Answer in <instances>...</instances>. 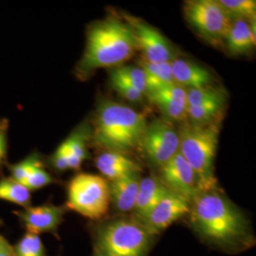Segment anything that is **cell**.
Wrapping results in <instances>:
<instances>
[{"label": "cell", "instance_id": "11", "mask_svg": "<svg viewBox=\"0 0 256 256\" xmlns=\"http://www.w3.org/2000/svg\"><path fill=\"white\" fill-rule=\"evenodd\" d=\"M66 208L52 203H44L38 206H30L14 214L18 218L22 227L27 232L34 234H52L57 238L58 229L64 220Z\"/></svg>", "mask_w": 256, "mask_h": 256}, {"label": "cell", "instance_id": "12", "mask_svg": "<svg viewBox=\"0 0 256 256\" xmlns=\"http://www.w3.org/2000/svg\"><path fill=\"white\" fill-rule=\"evenodd\" d=\"M160 178L170 191L190 203L200 192L196 174L180 152L160 168Z\"/></svg>", "mask_w": 256, "mask_h": 256}, {"label": "cell", "instance_id": "17", "mask_svg": "<svg viewBox=\"0 0 256 256\" xmlns=\"http://www.w3.org/2000/svg\"><path fill=\"white\" fill-rule=\"evenodd\" d=\"M168 191L160 176L152 174L142 178L132 216L138 221L144 220Z\"/></svg>", "mask_w": 256, "mask_h": 256}, {"label": "cell", "instance_id": "21", "mask_svg": "<svg viewBox=\"0 0 256 256\" xmlns=\"http://www.w3.org/2000/svg\"><path fill=\"white\" fill-rule=\"evenodd\" d=\"M138 66L144 70L146 77L147 92L167 84H174L171 62L170 63H149L142 60Z\"/></svg>", "mask_w": 256, "mask_h": 256}, {"label": "cell", "instance_id": "32", "mask_svg": "<svg viewBox=\"0 0 256 256\" xmlns=\"http://www.w3.org/2000/svg\"><path fill=\"white\" fill-rule=\"evenodd\" d=\"M0 256H16L12 246L2 236H0Z\"/></svg>", "mask_w": 256, "mask_h": 256}, {"label": "cell", "instance_id": "8", "mask_svg": "<svg viewBox=\"0 0 256 256\" xmlns=\"http://www.w3.org/2000/svg\"><path fill=\"white\" fill-rule=\"evenodd\" d=\"M138 146L149 162L160 169L178 152V130L166 120H155L147 124Z\"/></svg>", "mask_w": 256, "mask_h": 256}, {"label": "cell", "instance_id": "1", "mask_svg": "<svg viewBox=\"0 0 256 256\" xmlns=\"http://www.w3.org/2000/svg\"><path fill=\"white\" fill-rule=\"evenodd\" d=\"M188 216L198 238L227 254H240L256 245L247 216L218 187L198 192Z\"/></svg>", "mask_w": 256, "mask_h": 256}, {"label": "cell", "instance_id": "31", "mask_svg": "<svg viewBox=\"0 0 256 256\" xmlns=\"http://www.w3.org/2000/svg\"><path fill=\"white\" fill-rule=\"evenodd\" d=\"M50 164L54 167V169L58 172H64L70 170L68 158L66 155L64 148L61 144L56 149L54 155L52 156Z\"/></svg>", "mask_w": 256, "mask_h": 256}, {"label": "cell", "instance_id": "9", "mask_svg": "<svg viewBox=\"0 0 256 256\" xmlns=\"http://www.w3.org/2000/svg\"><path fill=\"white\" fill-rule=\"evenodd\" d=\"M129 26L132 28L144 60L149 63H170L176 58L174 46L166 37L156 28L142 19L132 16L122 14Z\"/></svg>", "mask_w": 256, "mask_h": 256}, {"label": "cell", "instance_id": "20", "mask_svg": "<svg viewBox=\"0 0 256 256\" xmlns=\"http://www.w3.org/2000/svg\"><path fill=\"white\" fill-rule=\"evenodd\" d=\"M227 104V97L207 102L194 106H187L186 118L192 124H208L220 122Z\"/></svg>", "mask_w": 256, "mask_h": 256}, {"label": "cell", "instance_id": "14", "mask_svg": "<svg viewBox=\"0 0 256 256\" xmlns=\"http://www.w3.org/2000/svg\"><path fill=\"white\" fill-rule=\"evenodd\" d=\"M140 180V174H132L108 182L110 203L114 210L120 214L133 212Z\"/></svg>", "mask_w": 256, "mask_h": 256}, {"label": "cell", "instance_id": "18", "mask_svg": "<svg viewBox=\"0 0 256 256\" xmlns=\"http://www.w3.org/2000/svg\"><path fill=\"white\" fill-rule=\"evenodd\" d=\"M224 43L230 54H248L256 46V20L234 19Z\"/></svg>", "mask_w": 256, "mask_h": 256}, {"label": "cell", "instance_id": "6", "mask_svg": "<svg viewBox=\"0 0 256 256\" xmlns=\"http://www.w3.org/2000/svg\"><path fill=\"white\" fill-rule=\"evenodd\" d=\"M108 182L101 176L80 173L66 188V208L92 220H101L110 210Z\"/></svg>", "mask_w": 256, "mask_h": 256}, {"label": "cell", "instance_id": "16", "mask_svg": "<svg viewBox=\"0 0 256 256\" xmlns=\"http://www.w3.org/2000/svg\"><path fill=\"white\" fill-rule=\"evenodd\" d=\"M174 84L185 90L212 86L214 76L208 70L191 61L174 58L171 62Z\"/></svg>", "mask_w": 256, "mask_h": 256}, {"label": "cell", "instance_id": "3", "mask_svg": "<svg viewBox=\"0 0 256 256\" xmlns=\"http://www.w3.org/2000/svg\"><path fill=\"white\" fill-rule=\"evenodd\" d=\"M146 124L144 114L128 106L104 100L96 108L92 140L106 151L126 154L138 147Z\"/></svg>", "mask_w": 256, "mask_h": 256}, {"label": "cell", "instance_id": "25", "mask_svg": "<svg viewBox=\"0 0 256 256\" xmlns=\"http://www.w3.org/2000/svg\"><path fill=\"white\" fill-rule=\"evenodd\" d=\"M187 92V106H198L207 102L227 97V93L223 88L214 86H203L200 88L186 90Z\"/></svg>", "mask_w": 256, "mask_h": 256}, {"label": "cell", "instance_id": "33", "mask_svg": "<svg viewBox=\"0 0 256 256\" xmlns=\"http://www.w3.org/2000/svg\"><path fill=\"white\" fill-rule=\"evenodd\" d=\"M106 256V254H104V252H102L101 250H97V248H93V256Z\"/></svg>", "mask_w": 256, "mask_h": 256}, {"label": "cell", "instance_id": "4", "mask_svg": "<svg viewBox=\"0 0 256 256\" xmlns=\"http://www.w3.org/2000/svg\"><path fill=\"white\" fill-rule=\"evenodd\" d=\"M220 132V122L208 124L186 122L178 130V152L196 174L200 192L218 188L214 160Z\"/></svg>", "mask_w": 256, "mask_h": 256}, {"label": "cell", "instance_id": "2", "mask_svg": "<svg viewBox=\"0 0 256 256\" xmlns=\"http://www.w3.org/2000/svg\"><path fill=\"white\" fill-rule=\"evenodd\" d=\"M137 50L132 28L124 19L110 16L88 28L86 48L76 74L86 79L96 70L126 63Z\"/></svg>", "mask_w": 256, "mask_h": 256}, {"label": "cell", "instance_id": "5", "mask_svg": "<svg viewBox=\"0 0 256 256\" xmlns=\"http://www.w3.org/2000/svg\"><path fill=\"white\" fill-rule=\"evenodd\" d=\"M156 238L133 216L106 220L93 230L94 248L108 256H148Z\"/></svg>", "mask_w": 256, "mask_h": 256}, {"label": "cell", "instance_id": "7", "mask_svg": "<svg viewBox=\"0 0 256 256\" xmlns=\"http://www.w3.org/2000/svg\"><path fill=\"white\" fill-rule=\"evenodd\" d=\"M184 14L192 28L214 46L224 43L234 21L216 0L186 1Z\"/></svg>", "mask_w": 256, "mask_h": 256}, {"label": "cell", "instance_id": "27", "mask_svg": "<svg viewBox=\"0 0 256 256\" xmlns=\"http://www.w3.org/2000/svg\"><path fill=\"white\" fill-rule=\"evenodd\" d=\"M42 160L38 154H32L28 156L26 158L21 162L10 165L9 170L10 178L18 182L23 184L26 180L28 176L32 173V171L36 167L37 165L41 164Z\"/></svg>", "mask_w": 256, "mask_h": 256}, {"label": "cell", "instance_id": "29", "mask_svg": "<svg viewBox=\"0 0 256 256\" xmlns=\"http://www.w3.org/2000/svg\"><path fill=\"white\" fill-rule=\"evenodd\" d=\"M54 182V178L50 174V173L46 172L42 162L41 164L37 165L32 171V173L28 176L26 180L23 182V185L32 192L44 188Z\"/></svg>", "mask_w": 256, "mask_h": 256}, {"label": "cell", "instance_id": "19", "mask_svg": "<svg viewBox=\"0 0 256 256\" xmlns=\"http://www.w3.org/2000/svg\"><path fill=\"white\" fill-rule=\"evenodd\" d=\"M90 130L86 124L76 128L61 146L64 148L68 156V166L70 170L79 168L84 160L88 158L86 149V140H88Z\"/></svg>", "mask_w": 256, "mask_h": 256}, {"label": "cell", "instance_id": "24", "mask_svg": "<svg viewBox=\"0 0 256 256\" xmlns=\"http://www.w3.org/2000/svg\"><path fill=\"white\" fill-rule=\"evenodd\" d=\"M12 248L16 256H48L40 236L30 232L20 238Z\"/></svg>", "mask_w": 256, "mask_h": 256}, {"label": "cell", "instance_id": "22", "mask_svg": "<svg viewBox=\"0 0 256 256\" xmlns=\"http://www.w3.org/2000/svg\"><path fill=\"white\" fill-rule=\"evenodd\" d=\"M0 200L16 204L25 209L32 204V192L10 176L2 178L0 180Z\"/></svg>", "mask_w": 256, "mask_h": 256}, {"label": "cell", "instance_id": "30", "mask_svg": "<svg viewBox=\"0 0 256 256\" xmlns=\"http://www.w3.org/2000/svg\"><path fill=\"white\" fill-rule=\"evenodd\" d=\"M8 132H9V120L7 119L0 120V169L4 164L6 155H7Z\"/></svg>", "mask_w": 256, "mask_h": 256}, {"label": "cell", "instance_id": "23", "mask_svg": "<svg viewBox=\"0 0 256 256\" xmlns=\"http://www.w3.org/2000/svg\"><path fill=\"white\" fill-rule=\"evenodd\" d=\"M218 2L232 19L256 20V2L254 0H218Z\"/></svg>", "mask_w": 256, "mask_h": 256}, {"label": "cell", "instance_id": "10", "mask_svg": "<svg viewBox=\"0 0 256 256\" xmlns=\"http://www.w3.org/2000/svg\"><path fill=\"white\" fill-rule=\"evenodd\" d=\"M191 203L172 191H168L146 216L140 222L150 234L158 236L174 222L190 212Z\"/></svg>", "mask_w": 256, "mask_h": 256}, {"label": "cell", "instance_id": "28", "mask_svg": "<svg viewBox=\"0 0 256 256\" xmlns=\"http://www.w3.org/2000/svg\"><path fill=\"white\" fill-rule=\"evenodd\" d=\"M110 82L114 90L118 92L122 98L126 99L128 101L140 102L144 97V95L142 92H138L136 88H134L132 84L120 78L119 75L115 74L113 70L110 74Z\"/></svg>", "mask_w": 256, "mask_h": 256}, {"label": "cell", "instance_id": "15", "mask_svg": "<svg viewBox=\"0 0 256 256\" xmlns=\"http://www.w3.org/2000/svg\"><path fill=\"white\" fill-rule=\"evenodd\" d=\"M95 164L102 178L110 182L129 174H140L142 171L137 162L126 154L113 151H104L100 154L95 160Z\"/></svg>", "mask_w": 256, "mask_h": 256}, {"label": "cell", "instance_id": "26", "mask_svg": "<svg viewBox=\"0 0 256 256\" xmlns=\"http://www.w3.org/2000/svg\"><path fill=\"white\" fill-rule=\"evenodd\" d=\"M113 72L146 96L147 92L146 77L144 70L140 66H122L114 68Z\"/></svg>", "mask_w": 256, "mask_h": 256}, {"label": "cell", "instance_id": "13", "mask_svg": "<svg viewBox=\"0 0 256 256\" xmlns=\"http://www.w3.org/2000/svg\"><path fill=\"white\" fill-rule=\"evenodd\" d=\"M146 96L160 110L166 120L174 122L186 119L187 92L182 86L167 84L148 90Z\"/></svg>", "mask_w": 256, "mask_h": 256}]
</instances>
